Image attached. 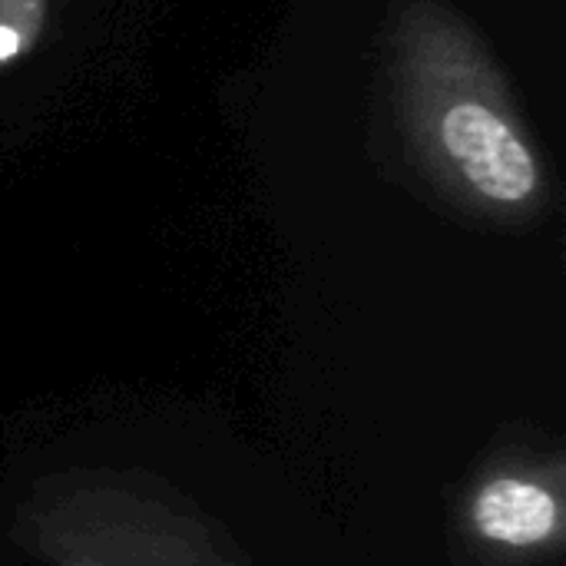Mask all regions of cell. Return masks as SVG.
Returning a JSON list of instances; mask_svg holds the SVG:
<instances>
[{
  "label": "cell",
  "instance_id": "7a4b0ae2",
  "mask_svg": "<svg viewBox=\"0 0 566 566\" xmlns=\"http://www.w3.org/2000/svg\"><path fill=\"white\" fill-rule=\"evenodd\" d=\"M474 521L491 541L527 547V544L544 541L554 531L557 507H554V497L534 484L497 481L478 497Z\"/></svg>",
  "mask_w": 566,
  "mask_h": 566
},
{
  "label": "cell",
  "instance_id": "3957f363",
  "mask_svg": "<svg viewBox=\"0 0 566 566\" xmlns=\"http://www.w3.org/2000/svg\"><path fill=\"white\" fill-rule=\"evenodd\" d=\"M43 0H0V63L20 56L40 33Z\"/></svg>",
  "mask_w": 566,
  "mask_h": 566
},
{
  "label": "cell",
  "instance_id": "6da1fadb",
  "mask_svg": "<svg viewBox=\"0 0 566 566\" xmlns=\"http://www.w3.org/2000/svg\"><path fill=\"white\" fill-rule=\"evenodd\" d=\"M441 143L464 179L494 202H524L537 189L531 149L484 103H454L441 116Z\"/></svg>",
  "mask_w": 566,
  "mask_h": 566
}]
</instances>
